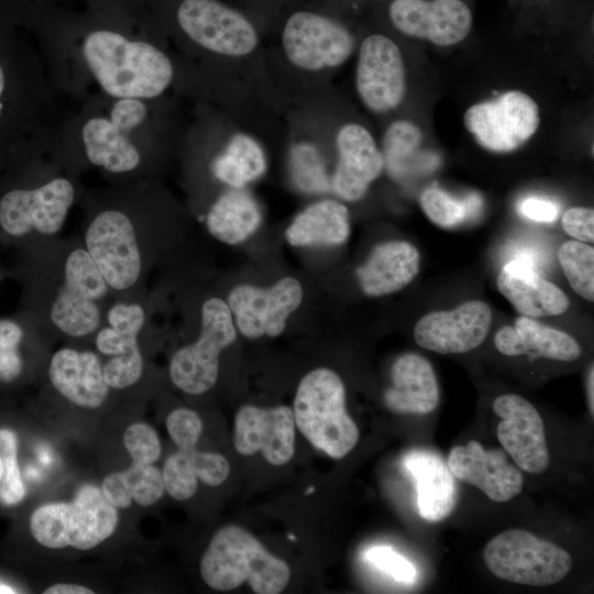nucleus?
Wrapping results in <instances>:
<instances>
[{"label":"nucleus","mask_w":594,"mask_h":594,"mask_svg":"<svg viewBox=\"0 0 594 594\" xmlns=\"http://www.w3.org/2000/svg\"><path fill=\"white\" fill-rule=\"evenodd\" d=\"M82 54L101 88L118 99L157 97L174 77L172 62L162 51L113 31L88 34Z\"/></svg>","instance_id":"1"},{"label":"nucleus","mask_w":594,"mask_h":594,"mask_svg":"<svg viewBox=\"0 0 594 594\" xmlns=\"http://www.w3.org/2000/svg\"><path fill=\"white\" fill-rule=\"evenodd\" d=\"M199 569L204 582L218 591H231L248 582L256 594H278L290 579L288 564L237 525L224 526L213 535Z\"/></svg>","instance_id":"2"},{"label":"nucleus","mask_w":594,"mask_h":594,"mask_svg":"<svg viewBox=\"0 0 594 594\" xmlns=\"http://www.w3.org/2000/svg\"><path fill=\"white\" fill-rule=\"evenodd\" d=\"M293 413L302 436L332 459L344 458L359 441V428L346 411L344 384L330 369H315L301 378Z\"/></svg>","instance_id":"3"},{"label":"nucleus","mask_w":594,"mask_h":594,"mask_svg":"<svg viewBox=\"0 0 594 594\" xmlns=\"http://www.w3.org/2000/svg\"><path fill=\"white\" fill-rule=\"evenodd\" d=\"M483 558L497 578L539 587L559 583L572 568L568 551L519 528L493 537L484 548Z\"/></svg>","instance_id":"4"},{"label":"nucleus","mask_w":594,"mask_h":594,"mask_svg":"<svg viewBox=\"0 0 594 594\" xmlns=\"http://www.w3.org/2000/svg\"><path fill=\"white\" fill-rule=\"evenodd\" d=\"M237 338L233 315L218 297L207 299L201 308V331L196 342L179 349L170 359L173 384L190 395L208 392L217 382L220 353Z\"/></svg>","instance_id":"5"},{"label":"nucleus","mask_w":594,"mask_h":594,"mask_svg":"<svg viewBox=\"0 0 594 594\" xmlns=\"http://www.w3.org/2000/svg\"><path fill=\"white\" fill-rule=\"evenodd\" d=\"M463 123L484 150L508 153L519 148L537 132L539 107L528 94L508 90L470 106L464 112Z\"/></svg>","instance_id":"6"},{"label":"nucleus","mask_w":594,"mask_h":594,"mask_svg":"<svg viewBox=\"0 0 594 594\" xmlns=\"http://www.w3.org/2000/svg\"><path fill=\"white\" fill-rule=\"evenodd\" d=\"M288 62L304 72H322L344 64L352 55L355 38L336 19L310 11H297L286 21L282 34Z\"/></svg>","instance_id":"7"},{"label":"nucleus","mask_w":594,"mask_h":594,"mask_svg":"<svg viewBox=\"0 0 594 594\" xmlns=\"http://www.w3.org/2000/svg\"><path fill=\"white\" fill-rule=\"evenodd\" d=\"M85 249L111 289L132 288L142 273V255L131 219L119 210H105L90 222Z\"/></svg>","instance_id":"8"},{"label":"nucleus","mask_w":594,"mask_h":594,"mask_svg":"<svg viewBox=\"0 0 594 594\" xmlns=\"http://www.w3.org/2000/svg\"><path fill=\"white\" fill-rule=\"evenodd\" d=\"M177 21L189 38L219 55L244 57L258 44L251 21L217 0H184L177 10Z\"/></svg>","instance_id":"9"},{"label":"nucleus","mask_w":594,"mask_h":594,"mask_svg":"<svg viewBox=\"0 0 594 594\" xmlns=\"http://www.w3.org/2000/svg\"><path fill=\"white\" fill-rule=\"evenodd\" d=\"M355 87L362 103L374 113L397 108L406 95V69L398 45L374 33L361 43Z\"/></svg>","instance_id":"10"},{"label":"nucleus","mask_w":594,"mask_h":594,"mask_svg":"<svg viewBox=\"0 0 594 594\" xmlns=\"http://www.w3.org/2000/svg\"><path fill=\"white\" fill-rule=\"evenodd\" d=\"M75 190L66 178H54L34 189H14L0 200V226L10 235L31 231L57 233L73 205Z\"/></svg>","instance_id":"11"},{"label":"nucleus","mask_w":594,"mask_h":594,"mask_svg":"<svg viewBox=\"0 0 594 594\" xmlns=\"http://www.w3.org/2000/svg\"><path fill=\"white\" fill-rule=\"evenodd\" d=\"M387 15L402 34L439 46L462 42L473 26V11L465 0H392Z\"/></svg>","instance_id":"12"},{"label":"nucleus","mask_w":594,"mask_h":594,"mask_svg":"<svg viewBox=\"0 0 594 594\" xmlns=\"http://www.w3.org/2000/svg\"><path fill=\"white\" fill-rule=\"evenodd\" d=\"M302 287L297 278L284 277L268 288L239 285L228 296V306L240 332L251 339L277 337L289 315L302 300Z\"/></svg>","instance_id":"13"},{"label":"nucleus","mask_w":594,"mask_h":594,"mask_svg":"<svg viewBox=\"0 0 594 594\" xmlns=\"http://www.w3.org/2000/svg\"><path fill=\"white\" fill-rule=\"evenodd\" d=\"M141 99H119L110 119L92 118L82 128V141L88 160L111 173H127L136 168L141 156L128 133L146 117Z\"/></svg>","instance_id":"14"},{"label":"nucleus","mask_w":594,"mask_h":594,"mask_svg":"<svg viewBox=\"0 0 594 594\" xmlns=\"http://www.w3.org/2000/svg\"><path fill=\"white\" fill-rule=\"evenodd\" d=\"M493 410L501 421L497 439L515 464L530 474L544 472L550 462L544 425L539 411L516 394L499 395Z\"/></svg>","instance_id":"15"},{"label":"nucleus","mask_w":594,"mask_h":594,"mask_svg":"<svg viewBox=\"0 0 594 594\" xmlns=\"http://www.w3.org/2000/svg\"><path fill=\"white\" fill-rule=\"evenodd\" d=\"M492 319L486 302L470 300L453 310L422 316L414 328V338L419 346L439 354L465 353L484 342Z\"/></svg>","instance_id":"16"},{"label":"nucleus","mask_w":594,"mask_h":594,"mask_svg":"<svg viewBox=\"0 0 594 594\" xmlns=\"http://www.w3.org/2000/svg\"><path fill=\"white\" fill-rule=\"evenodd\" d=\"M295 427L293 409L287 406L244 405L234 417L233 444L241 455L262 452L268 463L280 466L295 454Z\"/></svg>","instance_id":"17"},{"label":"nucleus","mask_w":594,"mask_h":594,"mask_svg":"<svg viewBox=\"0 0 594 594\" xmlns=\"http://www.w3.org/2000/svg\"><path fill=\"white\" fill-rule=\"evenodd\" d=\"M447 465L455 479L477 487L493 502H508L522 491L520 469L503 450H486L476 440L453 447Z\"/></svg>","instance_id":"18"},{"label":"nucleus","mask_w":594,"mask_h":594,"mask_svg":"<svg viewBox=\"0 0 594 594\" xmlns=\"http://www.w3.org/2000/svg\"><path fill=\"white\" fill-rule=\"evenodd\" d=\"M336 146L338 164L331 187L343 200L358 201L381 175L385 166L383 154L370 131L359 123L342 125Z\"/></svg>","instance_id":"19"},{"label":"nucleus","mask_w":594,"mask_h":594,"mask_svg":"<svg viewBox=\"0 0 594 594\" xmlns=\"http://www.w3.org/2000/svg\"><path fill=\"white\" fill-rule=\"evenodd\" d=\"M65 547L89 550L112 536L119 514L92 484L80 486L72 502H59Z\"/></svg>","instance_id":"20"},{"label":"nucleus","mask_w":594,"mask_h":594,"mask_svg":"<svg viewBox=\"0 0 594 594\" xmlns=\"http://www.w3.org/2000/svg\"><path fill=\"white\" fill-rule=\"evenodd\" d=\"M48 376L55 389L74 405L96 409L109 393L102 364L92 351L63 348L54 353Z\"/></svg>","instance_id":"21"},{"label":"nucleus","mask_w":594,"mask_h":594,"mask_svg":"<svg viewBox=\"0 0 594 594\" xmlns=\"http://www.w3.org/2000/svg\"><path fill=\"white\" fill-rule=\"evenodd\" d=\"M392 384L384 393L385 406L397 414L426 415L439 405L440 393L430 362L416 353H404L393 363Z\"/></svg>","instance_id":"22"},{"label":"nucleus","mask_w":594,"mask_h":594,"mask_svg":"<svg viewBox=\"0 0 594 594\" xmlns=\"http://www.w3.org/2000/svg\"><path fill=\"white\" fill-rule=\"evenodd\" d=\"M497 288L522 316H559L566 311L569 299L553 283L540 276L538 268L509 260L497 276Z\"/></svg>","instance_id":"23"},{"label":"nucleus","mask_w":594,"mask_h":594,"mask_svg":"<svg viewBox=\"0 0 594 594\" xmlns=\"http://www.w3.org/2000/svg\"><path fill=\"white\" fill-rule=\"evenodd\" d=\"M404 466L416 482L419 515L437 522L448 517L458 502L454 476L433 451L413 450L404 457Z\"/></svg>","instance_id":"24"},{"label":"nucleus","mask_w":594,"mask_h":594,"mask_svg":"<svg viewBox=\"0 0 594 594\" xmlns=\"http://www.w3.org/2000/svg\"><path fill=\"white\" fill-rule=\"evenodd\" d=\"M420 254L406 241H388L376 245L366 262L356 271L364 294L389 295L406 287L418 274Z\"/></svg>","instance_id":"25"},{"label":"nucleus","mask_w":594,"mask_h":594,"mask_svg":"<svg viewBox=\"0 0 594 594\" xmlns=\"http://www.w3.org/2000/svg\"><path fill=\"white\" fill-rule=\"evenodd\" d=\"M494 344L507 356L535 355L571 362L582 354V348L573 337L526 316L517 318L515 327L499 329Z\"/></svg>","instance_id":"26"},{"label":"nucleus","mask_w":594,"mask_h":594,"mask_svg":"<svg viewBox=\"0 0 594 594\" xmlns=\"http://www.w3.org/2000/svg\"><path fill=\"white\" fill-rule=\"evenodd\" d=\"M351 231L348 208L332 199L311 204L300 211L285 231L293 246L340 245Z\"/></svg>","instance_id":"27"},{"label":"nucleus","mask_w":594,"mask_h":594,"mask_svg":"<svg viewBox=\"0 0 594 594\" xmlns=\"http://www.w3.org/2000/svg\"><path fill=\"white\" fill-rule=\"evenodd\" d=\"M262 222L257 201L242 188H231L210 207L206 224L212 237L238 244L251 237Z\"/></svg>","instance_id":"28"},{"label":"nucleus","mask_w":594,"mask_h":594,"mask_svg":"<svg viewBox=\"0 0 594 594\" xmlns=\"http://www.w3.org/2000/svg\"><path fill=\"white\" fill-rule=\"evenodd\" d=\"M211 169L221 183L231 188H243L265 173V153L254 138L237 133L213 160Z\"/></svg>","instance_id":"29"},{"label":"nucleus","mask_w":594,"mask_h":594,"mask_svg":"<svg viewBox=\"0 0 594 594\" xmlns=\"http://www.w3.org/2000/svg\"><path fill=\"white\" fill-rule=\"evenodd\" d=\"M50 319L61 332L82 338L99 329L101 312L97 301L62 285L51 304Z\"/></svg>","instance_id":"30"},{"label":"nucleus","mask_w":594,"mask_h":594,"mask_svg":"<svg viewBox=\"0 0 594 594\" xmlns=\"http://www.w3.org/2000/svg\"><path fill=\"white\" fill-rule=\"evenodd\" d=\"M419 201L429 220L441 228H453L475 218L483 206L475 194L458 199L435 186L426 188Z\"/></svg>","instance_id":"31"},{"label":"nucleus","mask_w":594,"mask_h":594,"mask_svg":"<svg viewBox=\"0 0 594 594\" xmlns=\"http://www.w3.org/2000/svg\"><path fill=\"white\" fill-rule=\"evenodd\" d=\"M63 275L64 287L97 302L110 289L88 251L82 248L69 252L64 262Z\"/></svg>","instance_id":"32"},{"label":"nucleus","mask_w":594,"mask_h":594,"mask_svg":"<svg viewBox=\"0 0 594 594\" xmlns=\"http://www.w3.org/2000/svg\"><path fill=\"white\" fill-rule=\"evenodd\" d=\"M558 260L572 289L588 301L594 300V249L580 241H566L559 248Z\"/></svg>","instance_id":"33"},{"label":"nucleus","mask_w":594,"mask_h":594,"mask_svg":"<svg viewBox=\"0 0 594 594\" xmlns=\"http://www.w3.org/2000/svg\"><path fill=\"white\" fill-rule=\"evenodd\" d=\"M289 170L293 182L301 191L319 194L331 187L323 158L314 144L304 142L292 147Z\"/></svg>","instance_id":"34"},{"label":"nucleus","mask_w":594,"mask_h":594,"mask_svg":"<svg viewBox=\"0 0 594 594\" xmlns=\"http://www.w3.org/2000/svg\"><path fill=\"white\" fill-rule=\"evenodd\" d=\"M422 140L419 128L410 121H394L383 136V158L393 175L400 172L403 163L418 148Z\"/></svg>","instance_id":"35"},{"label":"nucleus","mask_w":594,"mask_h":594,"mask_svg":"<svg viewBox=\"0 0 594 594\" xmlns=\"http://www.w3.org/2000/svg\"><path fill=\"white\" fill-rule=\"evenodd\" d=\"M0 455L2 461L0 501L6 505H14L24 498L25 487L18 463L16 437L9 429H0Z\"/></svg>","instance_id":"36"},{"label":"nucleus","mask_w":594,"mask_h":594,"mask_svg":"<svg viewBox=\"0 0 594 594\" xmlns=\"http://www.w3.org/2000/svg\"><path fill=\"white\" fill-rule=\"evenodd\" d=\"M165 491L177 501L191 498L198 486V477L190 457V449L170 454L163 466Z\"/></svg>","instance_id":"37"},{"label":"nucleus","mask_w":594,"mask_h":594,"mask_svg":"<svg viewBox=\"0 0 594 594\" xmlns=\"http://www.w3.org/2000/svg\"><path fill=\"white\" fill-rule=\"evenodd\" d=\"M123 474L133 501L143 507L154 505L165 492L163 473L153 464L132 463Z\"/></svg>","instance_id":"38"},{"label":"nucleus","mask_w":594,"mask_h":594,"mask_svg":"<svg viewBox=\"0 0 594 594\" xmlns=\"http://www.w3.org/2000/svg\"><path fill=\"white\" fill-rule=\"evenodd\" d=\"M123 444L136 464H154L162 446L157 432L145 422H133L124 431Z\"/></svg>","instance_id":"39"},{"label":"nucleus","mask_w":594,"mask_h":594,"mask_svg":"<svg viewBox=\"0 0 594 594\" xmlns=\"http://www.w3.org/2000/svg\"><path fill=\"white\" fill-rule=\"evenodd\" d=\"M144 362L139 346L113 355L102 365L103 378L109 388L122 389L135 384L143 373Z\"/></svg>","instance_id":"40"},{"label":"nucleus","mask_w":594,"mask_h":594,"mask_svg":"<svg viewBox=\"0 0 594 594\" xmlns=\"http://www.w3.org/2000/svg\"><path fill=\"white\" fill-rule=\"evenodd\" d=\"M23 337L22 328L9 319H0V380L9 382L22 371L18 345Z\"/></svg>","instance_id":"41"},{"label":"nucleus","mask_w":594,"mask_h":594,"mask_svg":"<svg viewBox=\"0 0 594 594\" xmlns=\"http://www.w3.org/2000/svg\"><path fill=\"white\" fill-rule=\"evenodd\" d=\"M166 428L178 449L187 450L196 448L202 431V422L196 411L177 408L168 415Z\"/></svg>","instance_id":"42"},{"label":"nucleus","mask_w":594,"mask_h":594,"mask_svg":"<svg viewBox=\"0 0 594 594\" xmlns=\"http://www.w3.org/2000/svg\"><path fill=\"white\" fill-rule=\"evenodd\" d=\"M364 557L371 564L388 573L398 582L409 584L416 580L417 571L414 564L391 547H371L366 550Z\"/></svg>","instance_id":"43"},{"label":"nucleus","mask_w":594,"mask_h":594,"mask_svg":"<svg viewBox=\"0 0 594 594\" xmlns=\"http://www.w3.org/2000/svg\"><path fill=\"white\" fill-rule=\"evenodd\" d=\"M190 457L197 472V477L204 484L218 486L227 480L230 472V464L222 454L204 452L193 448L190 449Z\"/></svg>","instance_id":"44"},{"label":"nucleus","mask_w":594,"mask_h":594,"mask_svg":"<svg viewBox=\"0 0 594 594\" xmlns=\"http://www.w3.org/2000/svg\"><path fill=\"white\" fill-rule=\"evenodd\" d=\"M107 322L119 331L139 334L145 322V311L139 304L118 302L108 310Z\"/></svg>","instance_id":"45"},{"label":"nucleus","mask_w":594,"mask_h":594,"mask_svg":"<svg viewBox=\"0 0 594 594\" xmlns=\"http://www.w3.org/2000/svg\"><path fill=\"white\" fill-rule=\"evenodd\" d=\"M563 230L576 241H594V210L587 207H572L562 216Z\"/></svg>","instance_id":"46"},{"label":"nucleus","mask_w":594,"mask_h":594,"mask_svg":"<svg viewBox=\"0 0 594 594\" xmlns=\"http://www.w3.org/2000/svg\"><path fill=\"white\" fill-rule=\"evenodd\" d=\"M138 336L136 333L122 332L106 326L97 332L96 348L105 355H119L139 346Z\"/></svg>","instance_id":"47"},{"label":"nucleus","mask_w":594,"mask_h":594,"mask_svg":"<svg viewBox=\"0 0 594 594\" xmlns=\"http://www.w3.org/2000/svg\"><path fill=\"white\" fill-rule=\"evenodd\" d=\"M103 496L117 508H128L132 504V495L123 471L108 474L100 487Z\"/></svg>","instance_id":"48"},{"label":"nucleus","mask_w":594,"mask_h":594,"mask_svg":"<svg viewBox=\"0 0 594 594\" xmlns=\"http://www.w3.org/2000/svg\"><path fill=\"white\" fill-rule=\"evenodd\" d=\"M518 210L527 219L537 222H552L559 212L558 206L553 201L538 197L524 199Z\"/></svg>","instance_id":"49"},{"label":"nucleus","mask_w":594,"mask_h":594,"mask_svg":"<svg viewBox=\"0 0 594 594\" xmlns=\"http://www.w3.org/2000/svg\"><path fill=\"white\" fill-rule=\"evenodd\" d=\"M44 594H94L95 592L86 586L72 583H56L43 591Z\"/></svg>","instance_id":"50"},{"label":"nucleus","mask_w":594,"mask_h":594,"mask_svg":"<svg viewBox=\"0 0 594 594\" xmlns=\"http://www.w3.org/2000/svg\"><path fill=\"white\" fill-rule=\"evenodd\" d=\"M594 369L593 364L590 366L586 378V395H587V405L591 416L594 415Z\"/></svg>","instance_id":"51"},{"label":"nucleus","mask_w":594,"mask_h":594,"mask_svg":"<svg viewBox=\"0 0 594 594\" xmlns=\"http://www.w3.org/2000/svg\"><path fill=\"white\" fill-rule=\"evenodd\" d=\"M3 89H4V75H3V70L0 66V96L2 95L3 92ZM2 109V103L0 102V111Z\"/></svg>","instance_id":"52"},{"label":"nucleus","mask_w":594,"mask_h":594,"mask_svg":"<svg viewBox=\"0 0 594 594\" xmlns=\"http://www.w3.org/2000/svg\"><path fill=\"white\" fill-rule=\"evenodd\" d=\"M0 593H16V591L7 584L0 583Z\"/></svg>","instance_id":"53"},{"label":"nucleus","mask_w":594,"mask_h":594,"mask_svg":"<svg viewBox=\"0 0 594 594\" xmlns=\"http://www.w3.org/2000/svg\"><path fill=\"white\" fill-rule=\"evenodd\" d=\"M1 477H2V461L0 455V484H1Z\"/></svg>","instance_id":"54"}]
</instances>
